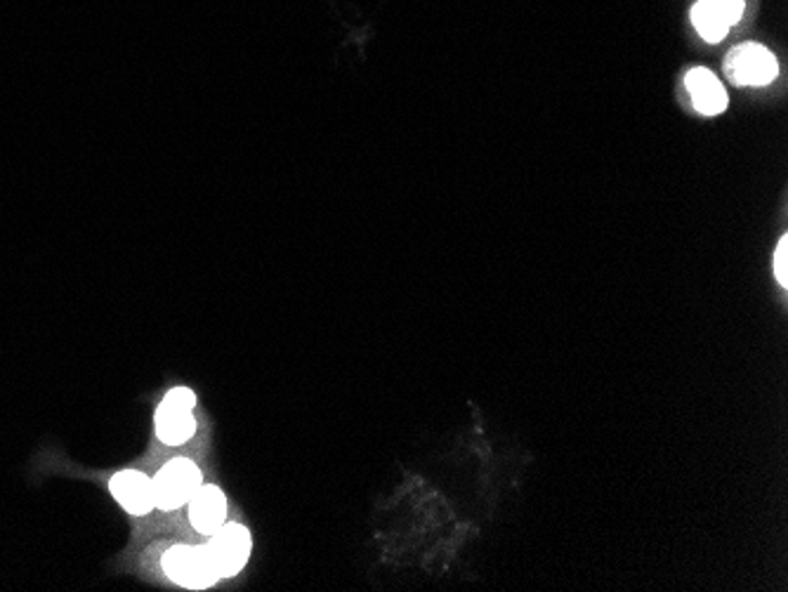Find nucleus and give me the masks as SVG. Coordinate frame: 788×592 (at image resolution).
<instances>
[{"mask_svg": "<svg viewBox=\"0 0 788 592\" xmlns=\"http://www.w3.org/2000/svg\"><path fill=\"white\" fill-rule=\"evenodd\" d=\"M201 487V473L191 461L177 458L168 463L154 479L157 505L163 511H177L191 501Z\"/></svg>", "mask_w": 788, "mask_h": 592, "instance_id": "obj_3", "label": "nucleus"}, {"mask_svg": "<svg viewBox=\"0 0 788 592\" xmlns=\"http://www.w3.org/2000/svg\"><path fill=\"white\" fill-rule=\"evenodd\" d=\"M685 86L689 95H692V102L699 114L717 116L727 109V92L723 88V83L717 80L709 68H692V72L685 76Z\"/></svg>", "mask_w": 788, "mask_h": 592, "instance_id": "obj_7", "label": "nucleus"}, {"mask_svg": "<svg viewBox=\"0 0 788 592\" xmlns=\"http://www.w3.org/2000/svg\"><path fill=\"white\" fill-rule=\"evenodd\" d=\"M189 519L197 531L215 533L227 521V499L217 487H199L189 501Z\"/></svg>", "mask_w": 788, "mask_h": 592, "instance_id": "obj_6", "label": "nucleus"}, {"mask_svg": "<svg viewBox=\"0 0 788 592\" xmlns=\"http://www.w3.org/2000/svg\"><path fill=\"white\" fill-rule=\"evenodd\" d=\"M727 76L737 83V86H770L777 78L779 64L774 54L758 43H743L737 46L727 54Z\"/></svg>", "mask_w": 788, "mask_h": 592, "instance_id": "obj_2", "label": "nucleus"}, {"mask_svg": "<svg viewBox=\"0 0 788 592\" xmlns=\"http://www.w3.org/2000/svg\"><path fill=\"white\" fill-rule=\"evenodd\" d=\"M109 491L114 493L123 511H128L130 515L142 517L157 507L154 481L137 470H123L114 475V479L109 481Z\"/></svg>", "mask_w": 788, "mask_h": 592, "instance_id": "obj_5", "label": "nucleus"}, {"mask_svg": "<svg viewBox=\"0 0 788 592\" xmlns=\"http://www.w3.org/2000/svg\"><path fill=\"white\" fill-rule=\"evenodd\" d=\"M209 543L211 557L220 576H234L243 569V564L251 555V533L241 525H223Z\"/></svg>", "mask_w": 788, "mask_h": 592, "instance_id": "obj_4", "label": "nucleus"}, {"mask_svg": "<svg viewBox=\"0 0 788 592\" xmlns=\"http://www.w3.org/2000/svg\"><path fill=\"white\" fill-rule=\"evenodd\" d=\"M692 24L709 43H717V40H723L729 32V24L725 22L721 12L715 10L711 0H701V3L692 8Z\"/></svg>", "mask_w": 788, "mask_h": 592, "instance_id": "obj_9", "label": "nucleus"}, {"mask_svg": "<svg viewBox=\"0 0 788 592\" xmlns=\"http://www.w3.org/2000/svg\"><path fill=\"white\" fill-rule=\"evenodd\" d=\"M163 569L185 588H209L220 574L209 545H175L163 555Z\"/></svg>", "mask_w": 788, "mask_h": 592, "instance_id": "obj_1", "label": "nucleus"}, {"mask_svg": "<svg viewBox=\"0 0 788 592\" xmlns=\"http://www.w3.org/2000/svg\"><path fill=\"white\" fill-rule=\"evenodd\" d=\"M711 3L715 5V10L717 12H721V15L725 17V22L729 24V26H735L739 20H741V15H743V0H711Z\"/></svg>", "mask_w": 788, "mask_h": 592, "instance_id": "obj_10", "label": "nucleus"}, {"mask_svg": "<svg viewBox=\"0 0 788 592\" xmlns=\"http://www.w3.org/2000/svg\"><path fill=\"white\" fill-rule=\"evenodd\" d=\"M774 274H777L781 286L788 284V239L786 237L779 241L777 251H774Z\"/></svg>", "mask_w": 788, "mask_h": 592, "instance_id": "obj_11", "label": "nucleus"}, {"mask_svg": "<svg viewBox=\"0 0 788 592\" xmlns=\"http://www.w3.org/2000/svg\"><path fill=\"white\" fill-rule=\"evenodd\" d=\"M193 430H197V420L191 416V408L163 399V404L157 411V432L161 442L168 446L187 444L193 437Z\"/></svg>", "mask_w": 788, "mask_h": 592, "instance_id": "obj_8", "label": "nucleus"}]
</instances>
